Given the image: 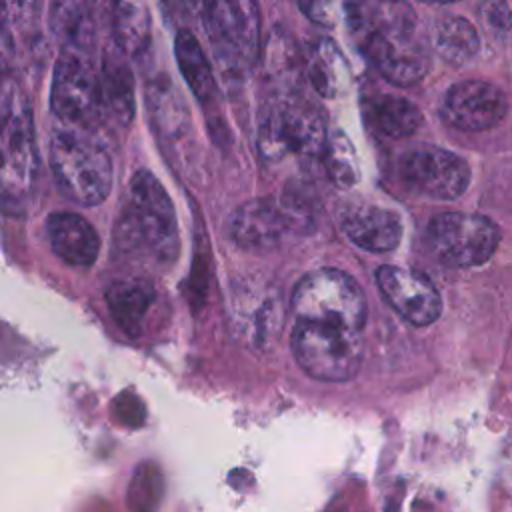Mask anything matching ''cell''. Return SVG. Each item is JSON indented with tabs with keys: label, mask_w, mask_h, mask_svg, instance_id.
<instances>
[{
	"label": "cell",
	"mask_w": 512,
	"mask_h": 512,
	"mask_svg": "<svg viewBox=\"0 0 512 512\" xmlns=\"http://www.w3.org/2000/svg\"><path fill=\"white\" fill-rule=\"evenodd\" d=\"M376 282L384 300L410 324L426 326L440 316V294L424 274L400 266H382L376 272Z\"/></svg>",
	"instance_id": "cell-13"
},
{
	"label": "cell",
	"mask_w": 512,
	"mask_h": 512,
	"mask_svg": "<svg viewBox=\"0 0 512 512\" xmlns=\"http://www.w3.org/2000/svg\"><path fill=\"white\" fill-rule=\"evenodd\" d=\"M52 112L68 128L88 132L104 116L100 76L90 54L62 50L52 78Z\"/></svg>",
	"instance_id": "cell-8"
},
{
	"label": "cell",
	"mask_w": 512,
	"mask_h": 512,
	"mask_svg": "<svg viewBox=\"0 0 512 512\" xmlns=\"http://www.w3.org/2000/svg\"><path fill=\"white\" fill-rule=\"evenodd\" d=\"M174 56L178 62V70L196 100L204 106L210 104L216 96V80L198 38L190 30H178L174 38Z\"/></svg>",
	"instance_id": "cell-20"
},
{
	"label": "cell",
	"mask_w": 512,
	"mask_h": 512,
	"mask_svg": "<svg viewBox=\"0 0 512 512\" xmlns=\"http://www.w3.org/2000/svg\"><path fill=\"white\" fill-rule=\"evenodd\" d=\"M50 26L62 50L90 54L94 44V20L86 0H52Z\"/></svg>",
	"instance_id": "cell-19"
},
{
	"label": "cell",
	"mask_w": 512,
	"mask_h": 512,
	"mask_svg": "<svg viewBox=\"0 0 512 512\" xmlns=\"http://www.w3.org/2000/svg\"><path fill=\"white\" fill-rule=\"evenodd\" d=\"M508 114L506 94L486 80H462L450 86L440 102L442 120L462 132L498 126Z\"/></svg>",
	"instance_id": "cell-12"
},
{
	"label": "cell",
	"mask_w": 512,
	"mask_h": 512,
	"mask_svg": "<svg viewBox=\"0 0 512 512\" xmlns=\"http://www.w3.org/2000/svg\"><path fill=\"white\" fill-rule=\"evenodd\" d=\"M478 14L484 26L496 34L506 38L510 32V8L506 0H482Z\"/></svg>",
	"instance_id": "cell-28"
},
{
	"label": "cell",
	"mask_w": 512,
	"mask_h": 512,
	"mask_svg": "<svg viewBox=\"0 0 512 512\" xmlns=\"http://www.w3.org/2000/svg\"><path fill=\"white\" fill-rule=\"evenodd\" d=\"M348 26L376 70L396 86H412L430 70L428 42L404 0H350Z\"/></svg>",
	"instance_id": "cell-1"
},
{
	"label": "cell",
	"mask_w": 512,
	"mask_h": 512,
	"mask_svg": "<svg viewBox=\"0 0 512 512\" xmlns=\"http://www.w3.org/2000/svg\"><path fill=\"white\" fill-rule=\"evenodd\" d=\"M180 2H182L184 8H188V10H192V12L202 10L204 4H206V0H180Z\"/></svg>",
	"instance_id": "cell-30"
},
{
	"label": "cell",
	"mask_w": 512,
	"mask_h": 512,
	"mask_svg": "<svg viewBox=\"0 0 512 512\" xmlns=\"http://www.w3.org/2000/svg\"><path fill=\"white\" fill-rule=\"evenodd\" d=\"M50 168L60 192L80 206H96L110 194L114 180L110 154L84 130L66 126L52 136Z\"/></svg>",
	"instance_id": "cell-3"
},
{
	"label": "cell",
	"mask_w": 512,
	"mask_h": 512,
	"mask_svg": "<svg viewBox=\"0 0 512 512\" xmlns=\"http://www.w3.org/2000/svg\"><path fill=\"white\" fill-rule=\"evenodd\" d=\"M292 350L302 370L322 382L354 378L364 356L360 330L304 320L292 332Z\"/></svg>",
	"instance_id": "cell-5"
},
{
	"label": "cell",
	"mask_w": 512,
	"mask_h": 512,
	"mask_svg": "<svg viewBox=\"0 0 512 512\" xmlns=\"http://www.w3.org/2000/svg\"><path fill=\"white\" fill-rule=\"evenodd\" d=\"M342 230L350 242L368 252H390L402 236L400 218L382 206H352L342 216Z\"/></svg>",
	"instance_id": "cell-15"
},
{
	"label": "cell",
	"mask_w": 512,
	"mask_h": 512,
	"mask_svg": "<svg viewBox=\"0 0 512 512\" xmlns=\"http://www.w3.org/2000/svg\"><path fill=\"white\" fill-rule=\"evenodd\" d=\"M292 310L298 320L360 330L366 320V302L352 276L336 268L308 272L292 292Z\"/></svg>",
	"instance_id": "cell-4"
},
{
	"label": "cell",
	"mask_w": 512,
	"mask_h": 512,
	"mask_svg": "<svg viewBox=\"0 0 512 512\" xmlns=\"http://www.w3.org/2000/svg\"><path fill=\"white\" fill-rule=\"evenodd\" d=\"M322 158H324L326 174L336 186L350 188L360 180V164H358L356 148L342 130H334L326 136Z\"/></svg>",
	"instance_id": "cell-25"
},
{
	"label": "cell",
	"mask_w": 512,
	"mask_h": 512,
	"mask_svg": "<svg viewBox=\"0 0 512 512\" xmlns=\"http://www.w3.org/2000/svg\"><path fill=\"white\" fill-rule=\"evenodd\" d=\"M298 8L304 12V16L318 24L332 28L338 18V8L336 0H298Z\"/></svg>",
	"instance_id": "cell-29"
},
{
	"label": "cell",
	"mask_w": 512,
	"mask_h": 512,
	"mask_svg": "<svg viewBox=\"0 0 512 512\" xmlns=\"http://www.w3.org/2000/svg\"><path fill=\"white\" fill-rule=\"evenodd\" d=\"M346 60L336 42L318 38L306 58V78L316 94L336 98L346 88Z\"/></svg>",
	"instance_id": "cell-21"
},
{
	"label": "cell",
	"mask_w": 512,
	"mask_h": 512,
	"mask_svg": "<svg viewBox=\"0 0 512 512\" xmlns=\"http://www.w3.org/2000/svg\"><path fill=\"white\" fill-rule=\"evenodd\" d=\"M146 106L154 128L168 140H178L190 130V114L170 76L162 74L150 80L146 88Z\"/></svg>",
	"instance_id": "cell-18"
},
{
	"label": "cell",
	"mask_w": 512,
	"mask_h": 512,
	"mask_svg": "<svg viewBox=\"0 0 512 512\" xmlns=\"http://www.w3.org/2000/svg\"><path fill=\"white\" fill-rule=\"evenodd\" d=\"M46 232L54 254L70 266L94 264L100 238L92 224L74 212H54L46 220Z\"/></svg>",
	"instance_id": "cell-16"
},
{
	"label": "cell",
	"mask_w": 512,
	"mask_h": 512,
	"mask_svg": "<svg viewBox=\"0 0 512 512\" xmlns=\"http://www.w3.org/2000/svg\"><path fill=\"white\" fill-rule=\"evenodd\" d=\"M38 0H0V34L12 48L26 44L36 28Z\"/></svg>",
	"instance_id": "cell-27"
},
{
	"label": "cell",
	"mask_w": 512,
	"mask_h": 512,
	"mask_svg": "<svg viewBox=\"0 0 512 512\" xmlns=\"http://www.w3.org/2000/svg\"><path fill=\"white\" fill-rule=\"evenodd\" d=\"M226 228L232 242L244 250H270L292 232L280 204L266 198L238 206L228 218Z\"/></svg>",
	"instance_id": "cell-14"
},
{
	"label": "cell",
	"mask_w": 512,
	"mask_h": 512,
	"mask_svg": "<svg viewBox=\"0 0 512 512\" xmlns=\"http://www.w3.org/2000/svg\"><path fill=\"white\" fill-rule=\"evenodd\" d=\"M422 2H426V4H454V2H458V0H422Z\"/></svg>",
	"instance_id": "cell-32"
},
{
	"label": "cell",
	"mask_w": 512,
	"mask_h": 512,
	"mask_svg": "<svg viewBox=\"0 0 512 512\" xmlns=\"http://www.w3.org/2000/svg\"><path fill=\"white\" fill-rule=\"evenodd\" d=\"M100 90L104 114L108 112L116 124L128 126L134 118V76L128 66L126 54L114 46L104 52L100 70Z\"/></svg>",
	"instance_id": "cell-17"
},
{
	"label": "cell",
	"mask_w": 512,
	"mask_h": 512,
	"mask_svg": "<svg viewBox=\"0 0 512 512\" xmlns=\"http://www.w3.org/2000/svg\"><path fill=\"white\" fill-rule=\"evenodd\" d=\"M426 242L432 254L454 268L484 264L498 248V226L480 214L446 212L430 220Z\"/></svg>",
	"instance_id": "cell-9"
},
{
	"label": "cell",
	"mask_w": 512,
	"mask_h": 512,
	"mask_svg": "<svg viewBox=\"0 0 512 512\" xmlns=\"http://www.w3.org/2000/svg\"><path fill=\"white\" fill-rule=\"evenodd\" d=\"M398 174L412 192L430 200H456L470 184L468 162L432 144L406 150L400 156Z\"/></svg>",
	"instance_id": "cell-11"
},
{
	"label": "cell",
	"mask_w": 512,
	"mask_h": 512,
	"mask_svg": "<svg viewBox=\"0 0 512 512\" xmlns=\"http://www.w3.org/2000/svg\"><path fill=\"white\" fill-rule=\"evenodd\" d=\"M152 300V290L146 284L120 282L108 290V306L126 332H136L142 314Z\"/></svg>",
	"instance_id": "cell-26"
},
{
	"label": "cell",
	"mask_w": 512,
	"mask_h": 512,
	"mask_svg": "<svg viewBox=\"0 0 512 512\" xmlns=\"http://www.w3.org/2000/svg\"><path fill=\"white\" fill-rule=\"evenodd\" d=\"M432 46L444 62L452 66H462L478 56L480 36L470 20L452 16L436 24Z\"/></svg>",
	"instance_id": "cell-22"
},
{
	"label": "cell",
	"mask_w": 512,
	"mask_h": 512,
	"mask_svg": "<svg viewBox=\"0 0 512 512\" xmlns=\"http://www.w3.org/2000/svg\"><path fill=\"white\" fill-rule=\"evenodd\" d=\"M326 122L306 100L274 102L260 120L256 146L264 160L280 162L286 156H322Z\"/></svg>",
	"instance_id": "cell-6"
},
{
	"label": "cell",
	"mask_w": 512,
	"mask_h": 512,
	"mask_svg": "<svg viewBox=\"0 0 512 512\" xmlns=\"http://www.w3.org/2000/svg\"><path fill=\"white\" fill-rule=\"evenodd\" d=\"M6 74H8V66H6V56H4V52H2V46H0V84L4 82Z\"/></svg>",
	"instance_id": "cell-31"
},
{
	"label": "cell",
	"mask_w": 512,
	"mask_h": 512,
	"mask_svg": "<svg viewBox=\"0 0 512 512\" xmlns=\"http://www.w3.org/2000/svg\"><path fill=\"white\" fill-rule=\"evenodd\" d=\"M206 28L222 66L242 72L260 54V16L256 0H210Z\"/></svg>",
	"instance_id": "cell-10"
},
{
	"label": "cell",
	"mask_w": 512,
	"mask_h": 512,
	"mask_svg": "<svg viewBox=\"0 0 512 512\" xmlns=\"http://www.w3.org/2000/svg\"><path fill=\"white\" fill-rule=\"evenodd\" d=\"M38 148L28 106L18 104L0 124V208L18 214L34 192Z\"/></svg>",
	"instance_id": "cell-7"
},
{
	"label": "cell",
	"mask_w": 512,
	"mask_h": 512,
	"mask_svg": "<svg viewBox=\"0 0 512 512\" xmlns=\"http://www.w3.org/2000/svg\"><path fill=\"white\" fill-rule=\"evenodd\" d=\"M110 12L116 46L128 56L142 54L150 42V20L146 8L130 0H116Z\"/></svg>",
	"instance_id": "cell-24"
},
{
	"label": "cell",
	"mask_w": 512,
	"mask_h": 512,
	"mask_svg": "<svg viewBox=\"0 0 512 512\" xmlns=\"http://www.w3.org/2000/svg\"><path fill=\"white\" fill-rule=\"evenodd\" d=\"M116 244L122 250L172 256L176 248V216L170 196L156 176L138 170L128 186V198L116 222Z\"/></svg>",
	"instance_id": "cell-2"
},
{
	"label": "cell",
	"mask_w": 512,
	"mask_h": 512,
	"mask_svg": "<svg viewBox=\"0 0 512 512\" xmlns=\"http://www.w3.org/2000/svg\"><path fill=\"white\" fill-rule=\"evenodd\" d=\"M370 120L384 136L408 138L418 132L424 116L414 102L384 94L370 104Z\"/></svg>",
	"instance_id": "cell-23"
}]
</instances>
